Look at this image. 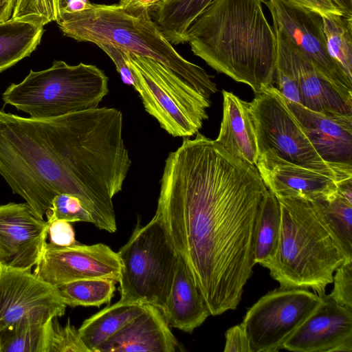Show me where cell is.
<instances>
[{
  "mask_svg": "<svg viewBox=\"0 0 352 352\" xmlns=\"http://www.w3.org/2000/svg\"><path fill=\"white\" fill-rule=\"evenodd\" d=\"M267 190L256 166L199 131L165 161L153 217L212 316L241 302L255 265L256 223Z\"/></svg>",
  "mask_w": 352,
  "mask_h": 352,
  "instance_id": "obj_1",
  "label": "cell"
},
{
  "mask_svg": "<svg viewBox=\"0 0 352 352\" xmlns=\"http://www.w3.org/2000/svg\"><path fill=\"white\" fill-rule=\"evenodd\" d=\"M131 166L122 113L98 107L46 118L0 110V175L44 219L60 194L78 197L94 224L116 223L113 197Z\"/></svg>",
  "mask_w": 352,
  "mask_h": 352,
  "instance_id": "obj_2",
  "label": "cell"
},
{
  "mask_svg": "<svg viewBox=\"0 0 352 352\" xmlns=\"http://www.w3.org/2000/svg\"><path fill=\"white\" fill-rule=\"evenodd\" d=\"M264 0H213L189 27L192 52L256 94L274 86L276 39Z\"/></svg>",
  "mask_w": 352,
  "mask_h": 352,
  "instance_id": "obj_3",
  "label": "cell"
},
{
  "mask_svg": "<svg viewBox=\"0 0 352 352\" xmlns=\"http://www.w3.org/2000/svg\"><path fill=\"white\" fill-rule=\"evenodd\" d=\"M56 23L65 36L77 41L113 45L157 61L206 96L211 98L217 91L212 76L173 47L150 12L132 15L118 3L87 1L76 8L66 4Z\"/></svg>",
  "mask_w": 352,
  "mask_h": 352,
  "instance_id": "obj_4",
  "label": "cell"
},
{
  "mask_svg": "<svg viewBox=\"0 0 352 352\" xmlns=\"http://www.w3.org/2000/svg\"><path fill=\"white\" fill-rule=\"evenodd\" d=\"M276 198L280 210L278 246L266 268L280 287L311 289L321 296L346 257L311 201Z\"/></svg>",
  "mask_w": 352,
  "mask_h": 352,
  "instance_id": "obj_5",
  "label": "cell"
},
{
  "mask_svg": "<svg viewBox=\"0 0 352 352\" xmlns=\"http://www.w3.org/2000/svg\"><path fill=\"white\" fill-rule=\"evenodd\" d=\"M108 81L96 65L54 60L50 68L30 70L21 82L11 84L2 99L32 118L56 117L99 107L109 94Z\"/></svg>",
  "mask_w": 352,
  "mask_h": 352,
  "instance_id": "obj_6",
  "label": "cell"
},
{
  "mask_svg": "<svg viewBox=\"0 0 352 352\" xmlns=\"http://www.w3.org/2000/svg\"><path fill=\"white\" fill-rule=\"evenodd\" d=\"M124 51L145 111L173 137L196 134L208 118L210 98L159 62Z\"/></svg>",
  "mask_w": 352,
  "mask_h": 352,
  "instance_id": "obj_7",
  "label": "cell"
},
{
  "mask_svg": "<svg viewBox=\"0 0 352 352\" xmlns=\"http://www.w3.org/2000/svg\"><path fill=\"white\" fill-rule=\"evenodd\" d=\"M121 263V300L151 304L161 310L170 293L179 255L155 217L137 226L117 252Z\"/></svg>",
  "mask_w": 352,
  "mask_h": 352,
  "instance_id": "obj_8",
  "label": "cell"
},
{
  "mask_svg": "<svg viewBox=\"0 0 352 352\" xmlns=\"http://www.w3.org/2000/svg\"><path fill=\"white\" fill-rule=\"evenodd\" d=\"M250 109L258 155L272 151L289 162L315 169L352 166L329 163L319 155L274 86L256 94Z\"/></svg>",
  "mask_w": 352,
  "mask_h": 352,
  "instance_id": "obj_9",
  "label": "cell"
},
{
  "mask_svg": "<svg viewBox=\"0 0 352 352\" xmlns=\"http://www.w3.org/2000/svg\"><path fill=\"white\" fill-rule=\"evenodd\" d=\"M319 302L317 294L298 287H280L262 296L247 311L241 323L252 352L283 349Z\"/></svg>",
  "mask_w": 352,
  "mask_h": 352,
  "instance_id": "obj_10",
  "label": "cell"
},
{
  "mask_svg": "<svg viewBox=\"0 0 352 352\" xmlns=\"http://www.w3.org/2000/svg\"><path fill=\"white\" fill-rule=\"evenodd\" d=\"M66 307L58 287L31 271L0 267V331L22 324H45L63 316Z\"/></svg>",
  "mask_w": 352,
  "mask_h": 352,
  "instance_id": "obj_11",
  "label": "cell"
},
{
  "mask_svg": "<svg viewBox=\"0 0 352 352\" xmlns=\"http://www.w3.org/2000/svg\"><path fill=\"white\" fill-rule=\"evenodd\" d=\"M278 29L313 63L320 73L342 92L352 97V80L328 53L318 12L289 0L263 1Z\"/></svg>",
  "mask_w": 352,
  "mask_h": 352,
  "instance_id": "obj_12",
  "label": "cell"
},
{
  "mask_svg": "<svg viewBox=\"0 0 352 352\" xmlns=\"http://www.w3.org/2000/svg\"><path fill=\"white\" fill-rule=\"evenodd\" d=\"M121 263L117 252L102 243H79L60 246L46 243L34 274L58 287L87 278H109L119 282Z\"/></svg>",
  "mask_w": 352,
  "mask_h": 352,
  "instance_id": "obj_13",
  "label": "cell"
},
{
  "mask_svg": "<svg viewBox=\"0 0 352 352\" xmlns=\"http://www.w3.org/2000/svg\"><path fill=\"white\" fill-rule=\"evenodd\" d=\"M256 166L276 197L327 199L335 195L341 182L352 178V166L310 168L289 162L272 151L259 154Z\"/></svg>",
  "mask_w": 352,
  "mask_h": 352,
  "instance_id": "obj_14",
  "label": "cell"
},
{
  "mask_svg": "<svg viewBox=\"0 0 352 352\" xmlns=\"http://www.w3.org/2000/svg\"><path fill=\"white\" fill-rule=\"evenodd\" d=\"M48 224L26 203L0 205V267L30 270L47 243Z\"/></svg>",
  "mask_w": 352,
  "mask_h": 352,
  "instance_id": "obj_15",
  "label": "cell"
},
{
  "mask_svg": "<svg viewBox=\"0 0 352 352\" xmlns=\"http://www.w3.org/2000/svg\"><path fill=\"white\" fill-rule=\"evenodd\" d=\"M320 296L313 312L285 342L283 349L295 352H352V309L330 294Z\"/></svg>",
  "mask_w": 352,
  "mask_h": 352,
  "instance_id": "obj_16",
  "label": "cell"
},
{
  "mask_svg": "<svg viewBox=\"0 0 352 352\" xmlns=\"http://www.w3.org/2000/svg\"><path fill=\"white\" fill-rule=\"evenodd\" d=\"M277 55L296 81L300 103L314 111L328 116H352V97L342 92L298 51L273 23Z\"/></svg>",
  "mask_w": 352,
  "mask_h": 352,
  "instance_id": "obj_17",
  "label": "cell"
},
{
  "mask_svg": "<svg viewBox=\"0 0 352 352\" xmlns=\"http://www.w3.org/2000/svg\"><path fill=\"white\" fill-rule=\"evenodd\" d=\"M162 310L148 303L97 352H175L184 348L170 329Z\"/></svg>",
  "mask_w": 352,
  "mask_h": 352,
  "instance_id": "obj_18",
  "label": "cell"
},
{
  "mask_svg": "<svg viewBox=\"0 0 352 352\" xmlns=\"http://www.w3.org/2000/svg\"><path fill=\"white\" fill-rule=\"evenodd\" d=\"M285 101L324 161L352 164V116H328L285 98Z\"/></svg>",
  "mask_w": 352,
  "mask_h": 352,
  "instance_id": "obj_19",
  "label": "cell"
},
{
  "mask_svg": "<svg viewBox=\"0 0 352 352\" xmlns=\"http://www.w3.org/2000/svg\"><path fill=\"white\" fill-rule=\"evenodd\" d=\"M223 116L215 142L233 156L256 166L258 151L248 102L232 92L222 91Z\"/></svg>",
  "mask_w": 352,
  "mask_h": 352,
  "instance_id": "obj_20",
  "label": "cell"
},
{
  "mask_svg": "<svg viewBox=\"0 0 352 352\" xmlns=\"http://www.w3.org/2000/svg\"><path fill=\"white\" fill-rule=\"evenodd\" d=\"M169 326L191 333L210 315L191 274L178 256L171 289L162 310Z\"/></svg>",
  "mask_w": 352,
  "mask_h": 352,
  "instance_id": "obj_21",
  "label": "cell"
},
{
  "mask_svg": "<svg viewBox=\"0 0 352 352\" xmlns=\"http://www.w3.org/2000/svg\"><path fill=\"white\" fill-rule=\"evenodd\" d=\"M144 303L120 300L86 319L78 329L80 337L89 352L99 346L140 314Z\"/></svg>",
  "mask_w": 352,
  "mask_h": 352,
  "instance_id": "obj_22",
  "label": "cell"
},
{
  "mask_svg": "<svg viewBox=\"0 0 352 352\" xmlns=\"http://www.w3.org/2000/svg\"><path fill=\"white\" fill-rule=\"evenodd\" d=\"M43 28L23 20L0 22V73L31 54L41 42Z\"/></svg>",
  "mask_w": 352,
  "mask_h": 352,
  "instance_id": "obj_23",
  "label": "cell"
},
{
  "mask_svg": "<svg viewBox=\"0 0 352 352\" xmlns=\"http://www.w3.org/2000/svg\"><path fill=\"white\" fill-rule=\"evenodd\" d=\"M213 0H164L155 9V23L173 45L187 42V31Z\"/></svg>",
  "mask_w": 352,
  "mask_h": 352,
  "instance_id": "obj_24",
  "label": "cell"
},
{
  "mask_svg": "<svg viewBox=\"0 0 352 352\" xmlns=\"http://www.w3.org/2000/svg\"><path fill=\"white\" fill-rule=\"evenodd\" d=\"M280 210L274 194L267 190L257 216L254 245V263L267 266L274 259L278 246Z\"/></svg>",
  "mask_w": 352,
  "mask_h": 352,
  "instance_id": "obj_25",
  "label": "cell"
},
{
  "mask_svg": "<svg viewBox=\"0 0 352 352\" xmlns=\"http://www.w3.org/2000/svg\"><path fill=\"white\" fill-rule=\"evenodd\" d=\"M311 201L346 259H352V201L338 191L331 198Z\"/></svg>",
  "mask_w": 352,
  "mask_h": 352,
  "instance_id": "obj_26",
  "label": "cell"
},
{
  "mask_svg": "<svg viewBox=\"0 0 352 352\" xmlns=\"http://www.w3.org/2000/svg\"><path fill=\"white\" fill-rule=\"evenodd\" d=\"M322 19L329 54L352 80V17L329 13L322 16Z\"/></svg>",
  "mask_w": 352,
  "mask_h": 352,
  "instance_id": "obj_27",
  "label": "cell"
},
{
  "mask_svg": "<svg viewBox=\"0 0 352 352\" xmlns=\"http://www.w3.org/2000/svg\"><path fill=\"white\" fill-rule=\"evenodd\" d=\"M116 282L109 278H87L72 281L58 287L67 306H95L109 304Z\"/></svg>",
  "mask_w": 352,
  "mask_h": 352,
  "instance_id": "obj_28",
  "label": "cell"
},
{
  "mask_svg": "<svg viewBox=\"0 0 352 352\" xmlns=\"http://www.w3.org/2000/svg\"><path fill=\"white\" fill-rule=\"evenodd\" d=\"M45 326L22 324L0 331L1 352H44Z\"/></svg>",
  "mask_w": 352,
  "mask_h": 352,
  "instance_id": "obj_29",
  "label": "cell"
},
{
  "mask_svg": "<svg viewBox=\"0 0 352 352\" xmlns=\"http://www.w3.org/2000/svg\"><path fill=\"white\" fill-rule=\"evenodd\" d=\"M67 0H14L12 20L31 21L44 26L60 16Z\"/></svg>",
  "mask_w": 352,
  "mask_h": 352,
  "instance_id": "obj_30",
  "label": "cell"
},
{
  "mask_svg": "<svg viewBox=\"0 0 352 352\" xmlns=\"http://www.w3.org/2000/svg\"><path fill=\"white\" fill-rule=\"evenodd\" d=\"M44 352H89L82 342L78 329L70 323L62 326L57 318L45 326Z\"/></svg>",
  "mask_w": 352,
  "mask_h": 352,
  "instance_id": "obj_31",
  "label": "cell"
},
{
  "mask_svg": "<svg viewBox=\"0 0 352 352\" xmlns=\"http://www.w3.org/2000/svg\"><path fill=\"white\" fill-rule=\"evenodd\" d=\"M45 215L47 223L56 220L94 223L91 214L82 206L80 199L68 194L56 195Z\"/></svg>",
  "mask_w": 352,
  "mask_h": 352,
  "instance_id": "obj_32",
  "label": "cell"
},
{
  "mask_svg": "<svg viewBox=\"0 0 352 352\" xmlns=\"http://www.w3.org/2000/svg\"><path fill=\"white\" fill-rule=\"evenodd\" d=\"M330 296L339 304L352 309V259H346L336 270Z\"/></svg>",
  "mask_w": 352,
  "mask_h": 352,
  "instance_id": "obj_33",
  "label": "cell"
},
{
  "mask_svg": "<svg viewBox=\"0 0 352 352\" xmlns=\"http://www.w3.org/2000/svg\"><path fill=\"white\" fill-rule=\"evenodd\" d=\"M283 96L292 102L300 103V96L296 81L277 55L274 85Z\"/></svg>",
  "mask_w": 352,
  "mask_h": 352,
  "instance_id": "obj_34",
  "label": "cell"
},
{
  "mask_svg": "<svg viewBox=\"0 0 352 352\" xmlns=\"http://www.w3.org/2000/svg\"><path fill=\"white\" fill-rule=\"evenodd\" d=\"M47 224L49 243L60 246H67L77 243L74 230L70 222L56 220Z\"/></svg>",
  "mask_w": 352,
  "mask_h": 352,
  "instance_id": "obj_35",
  "label": "cell"
},
{
  "mask_svg": "<svg viewBox=\"0 0 352 352\" xmlns=\"http://www.w3.org/2000/svg\"><path fill=\"white\" fill-rule=\"evenodd\" d=\"M98 46L113 60L122 81L134 88L135 86V79L126 63L124 51L113 45L99 44Z\"/></svg>",
  "mask_w": 352,
  "mask_h": 352,
  "instance_id": "obj_36",
  "label": "cell"
},
{
  "mask_svg": "<svg viewBox=\"0 0 352 352\" xmlns=\"http://www.w3.org/2000/svg\"><path fill=\"white\" fill-rule=\"evenodd\" d=\"M224 352H252L250 341L242 324L227 330Z\"/></svg>",
  "mask_w": 352,
  "mask_h": 352,
  "instance_id": "obj_37",
  "label": "cell"
},
{
  "mask_svg": "<svg viewBox=\"0 0 352 352\" xmlns=\"http://www.w3.org/2000/svg\"><path fill=\"white\" fill-rule=\"evenodd\" d=\"M164 0H120L118 6L126 12L138 15L157 8Z\"/></svg>",
  "mask_w": 352,
  "mask_h": 352,
  "instance_id": "obj_38",
  "label": "cell"
},
{
  "mask_svg": "<svg viewBox=\"0 0 352 352\" xmlns=\"http://www.w3.org/2000/svg\"><path fill=\"white\" fill-rule=\"evenodd\" d=\"M318 12L321 16L329 13L342 14L331 0H289Z\"/></svg>",
  "mask_w": 352,
  "mask_h": 352,
  "instance_id": "obj_39",
  "label": "cell"
},
{
  "mask_svg": "<svg viewBox=\"0 0 352 352\" xmlns=\"http://www.w3.org/2000/svg\"><path fill=\"white\" fill-rule=\"evenodd\" d=\"M13 1L14 0H0V22L10 19Z\"/></svg>",
  "mask_w": 352,
  "mask_h": 352,
  "instance_id": "obj_40",
  "label": "cell"
},
{
  "mask_svg": "<svg viewBox=\"0 0 352 352\" xmlns=\"http://www.w3.org/2000/svg\"><path fill=\"white\" fill-rule=\"evenodd\" d=\"M346 17H352V0H331Z\"/></svg>",
  "mask_w": 352,
  "mask_h": 352,
  "instance_id": "obj_41",
  "label": "cell"
},
{
  "mask_svg": "<svg viewBox=\"0 0 352 352\" xmlns=\"http://www.w3.org/2000/svg\"><path fill=\"white\" fill-rule=\"evenodd\" d=\"M0 352H1V349H0Z\"/></svg>",
  "mask_w": 352,
  "mask_h": 352,
  "instance_id": "obj_42",
  "label": "cell"
}]
</instances>
